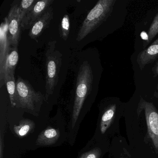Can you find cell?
Here are the masks:
<instances>
[{"label":"cell","instance_id":"obj_1","mask_svg":"<svg viewBox=\"0 0 158 158\" xmlns=\"http://www.w3.org/2000/svg\"><path fill=\"white\" fill-rule=\"evenodd\" d=\"M133 158H158V104L139 95L125 103L123 115Z\"/></svg>","mask_w":158,"mask_h":158},{"label":"cell","instance_id":"obj_2","mask_svg":"<svg viewBox=\"0 0 158 158\" xmlns=\"http://www.w3.org/2000/svg\"><path fill=\"white\" fill-rule=\"evenodd\" d=\"M125 103L119 98H110L102 101L100 107L98 138L110 140L120 135V122L123 117Z\"/></svg>","mask_w":158,"mask_h":158},{"label":"cell","instance_id":"obj_3","mask_svg":"<svg viewBox=\"0 0 158 158\" xmlns=\"http://www.w3.org/2000/svg\"><path fill=\"white\" fill-rule=\"evenodd\" d=\"M116 0H100L89 12L78 32L76 40L80 41L95 31L111 15Z\"/></svg>","mask_w":158,"mask_h":158},{"label":"cell","instance_id":"obj_4","mask_svg":"<svg viewBox=\"0 0 158 158\" xmlns=\"http://www.w3.org/2000/svg\"><path fill=\"white\" fill-rule=\"evenodd\" d=\"M93 72L87 61L83 63L78 71L77 79L76 90L72 116V127H74L79 117L84 102L90 94L92 88Z\"/></svg>","mask_w":158,"mask_h":158},{"label":"cell","instance_id":"obj_5","mask_svg":"<svg viewBox=\"0 0 158 158\" xmlns=\"http://www.w3.org/2000/svg\"><path fill=\"white\" fill-rule=\"evenodd\" d=\"M56 40L51 41L47 45L46 50L47 76L46 83V99L48 100L54 92L59 79L62 60V54L56 49Z\"/></svg>","mask_w":158,"mask_h":158},{"label":"cell","instance_id":"obj_6","mask_svg":"<svg viewBox=\"0 0 158 158\" xmlns=\"http://www.w3.org/2000/svg\"><path fill=\"white\" fill-rule=\"evenodd\" d=\"M16 84V107L27 109L31 112L39 110L44 99L42 93L36 92L27 80L21 77L18 76Z\"/></svg>","mask_w":158,"mask_h":158},{"label":"cell","instance_id":"obj_7","mask_svg":"<svg viewBox=\"0 0 158 158\" xmlns=\"http://www.w3.org/2000/svg\"><path fill=\"white\" fill-rule=\"evenodd\" d=\"M12 47V41L9 34L7 17L0 26V87L6 85L5 69L7 59Z\"/></svg>","mask_w":158,"mask_h":158},{"label":"cell","instance_id":"obj_8","mask_svg":"<svg viewBox=\"0 0 158 158\" xmlns=\"http://www.w3.org/2000/svg\"><path fill=\"white\" fill-rule=\"evenodd\" d=\"M19 7L18 4H13L7 17L12 46L13 47L17 48L21 39V20L19 14Z\"/></svg>","mask_w":158,"mask_h":158},{"label":"cell","instance_id":"obj_9","mask_svg":"<svg viewBox=\"0 0 158 158\" xmlns=\"http://www.w3.org/2000/svg\"><path fill=\"white\" fill-rule=\"evenodd\" d=\"M53 0L37 1L30 11L21 22V29H30L35 23L43 15L46 10L53 3Z\"/></svg>","mask_w":158,"mask_h":158},{"label":"cell","instance_id":"obj_10","mask_svg":"<svg viewBox=\"0 0 158 158\" xmlns=\"http://www.w3.org/2000/svg\"><path fill=\"white\" fill-rule=\"evenodd\" d=\"M109 152V158H133L128 150L126 139L121 135L111 139Z\"/></svg>","mask_w":158,"mask_h":158},{"label":"cell","instance_id":"obj_11","mask_svg":"<svg viewBox=\"0 0 158 158\" xmlns=\"http://www.w3.org/2000/svg\"><path fill=\"white\" fill-rule=\"evenodd\" d=\"M53 9L50 6L29 29L28 33L29 36L37 42V39L43 33L44 30L48 27L51 21L53 19Z\"/></svg>","mask_w":158,"mask_h":158},{"label":"cell","instance_id":"obj_12","mask_svg":"<svg viewBox=\"0 0 158 158\" xmlns=\"http://www.w3.org/2000/svg\"><path fill=\"white\" fill-rule=\"evenodd\" d=\"M158 60V38L149 47L140 52L137 57L136 61L140 70L147 65Z\"/></svg>","mask_w":158,"mask_h":158},{"label":"cell","instance_id":"obj_13","mask_svg":"<svg viewBox=\"0 0 158 158\" xmlns=\"http://www.w3.org/2000/svg\"><path fill=\"white\" fill-rule=\"evenodd\" d=\"M98 139L97 145L87 152L83 153L79 158H102L109 152L111 143L110 140Z\"/></svg>","mask_w":158,"mask_h":158},{"label":"cell","instance_id":"obj_14","mask_svg":"<svg viewBox=\"0 0 158 158\" xmlns=\"http://www.w3.org/2000/svg\"><path fill=\"white\" fill-rule=\"evenodd\" d=\"M60 136L59 130L52 127H48L40 134L37 139V145L46 146L53 145L57 142Z\"/></svg>","mask_w":158,"mask_h":158},{"label":"cell","instance_id":"obj_15","mask_svg":"<svg viewBox=\"0 0 158 158\" xmlns=\"http://www.w3.org/2000/svg\"><path fill=\"white\" fill-rule=\"evenodd\" d=\"M19 57L18 48L12 47L7 59L5 69V84L8 76L15 73V68L19 61Z\"/></svg>","mask_w":158,"mask_h":158},{"label":"cell","instance_id":"obj_16","mask_svg":"<svg viewBox=\"0 0 158 158\" xmlns=\"http://www.w3.org/2000/svg\"><path fill=\"white\" fill-rule=\"evenodd\" d=\"M35 127V123L32 120L25 119L19 123V125H15L14 130L16 135L20 137L25 136Z\"/></svg>","mask_w":158,"mask_h":158},{"label":"cell","instance_id":"obj_17","mask_svg":"<svg viewBox=\"0 0 158 158\" xmlns=\"http://www.w3.org/2000/svg\"><path fill=\"white\" fill-rule=\"evenodd\" d=\"M16 81H15V73L8 76L6 80V85L9 93L11 104L13 106L16 107L15 94L16 90Z\"/></svg>","mask_w":158,"mask_h":158},{"label":"cell","instance_id":"obj_18","mask_svg":"<svg viewBox=\"0 0 158 158\" xmlns=\"http://www.w3.org/2000/svg\"><path fill=\"white\" fill-rule=\"evenodd\" d=\"M158 34V13L154 17L148 32V38L143 43L144 48L148 46Z\"/></svg>","mask_w":158,"mask_h":158},{"label":"cell","instance_id":"obj_19","mask_svg":"<svg viewBox=\"0 0 158 158\" xmlns=\"http://www.w3.org/2000/svg\"><path fill=\"white\" fill-rule=\"evenodd\" d=\"M70 20L69 15H65L62 19L59 26V32L60 37L64 40L68 39L70 33Z\"/></svg>","mask_w":158,"mask_h":158},{"label":"cell","instance_id":"obj_20","mask_svg":"<svg viewBox=\"0 0 158 158\" xmlns=\"http://www.w3.org/2000/svg\"><path fill=\"white\" fill-rule=\"evenodd\" d=\"M37 2L36 0H23L21 2L19 9L21 22Z\"/></svg>","mask_w":158,"mask_h":158},{"label":"cell","instance_id":"obj_21","mask_svg":"<svg viewBox=\"0 0 158 158\" xmlns=\"http://www.w3.org/2000/svg\"><path fill=\"white\" fill-rule=\"evenodd\" d=\"M152 74H153V77H158V60L156 61L155 65L152 67Z\"/></svg>","mask_w":158,"mask_h":158},{"label":"cell","instance_id":"obj_22","mask_svg":"<svg viewBox=\"0 0 158 158\" xmlns=\"http://www.w3.org/2000/svg\"><path fill=\"white\" fill-rule=\"evenodd\" d=\"M1 158H2V150H3V148H2V139L1 138Z\"/></svg>","mask_w":158,"mask_h":158}]
</instances>
